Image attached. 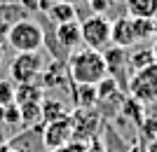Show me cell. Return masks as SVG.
Returning <instances> with one entry per match:
<instances>
[{
	"label": "cell",
	"instance_id": "cell-1",
	"mask_svg": "<svg viewBox=\"0 0 157 152\" xmlns=\"http://www.w3.org/2000/svg\"><path fill=\"white\" fill-rule=\"evenodd\" d=\"M66 68H68V75H71V84H94L105 75V61L103 54L96 52V49H75L71 52L68 61H66Z\"/></svg>",
	"mask_w": 157,
	"mask_h": 152
},
{
	"label": "cell",
	"instance_id": "cell-2",
	"mask_svg": "<svg viewBox=\"0 0 157 152\" xmlns=\"http://www.w3.org/2000/svg\"><path fill=\"white\" fill-rule=\"evenodd\" d=\"M7 45L12 47L17 54L21 52H40L42 49V31H40V24L31 17L26 19L14 21L10 33H7Z\"/></svg>",
	"mask_w": 157,
	"mask_h": 152
},
{
	"label": "cell",
	"instance_id": "cell-3",
	"mask_svg": "<svg viewBox=\"0 0 157 152\" xmlns=\"http://www.w3.org/2000/svg\"><path fill=\"white\" fill-rule=\"evenodd\" d=\"M42 68H45V59L40 52H21L10 61V80L14 84L38 82Z\"/></svg>",
	"mask_w": 157,
	"mask_h": 152
},
{
	"label": "cell",
	"instance_id": "cell-4",
	"mask_svg": "<svg viewBox=\"0 0 157 152\" xmlns=\"http://www.w3.org/2000/svg\"><path fill=\"white\" fill-rule=\"evenodd\" d=\"M127 96H131L134 101L143 103V106L150 103V101H157V61L129 77Z\"/></svg>",
	"mask_w": 157,
	"mask_h": 152
},
{
	"label": "cell",
	"instance_id": "cell-5",
	"mask_svg": "<svg viewBox=\"0 0 157 152\" xmlns=\"http://www.w3.org/2000/svg\"><path fill=\"white\" fill-rule=\"evenodd\" d=\"M80 40L82 45H87V49L103 52L110 45V21L101 14H92L80 24Z\"/></svg>",
	"mask_w": 157,
	"mask_h": 152
},
{
	"label": "cell",
	"instance_id": "cell-6",
	"mask_svg": "<svg viewBox=\"0 0 157 152\" xmlns=\"http://www.w3.org/2000/svg\"><path fill=\"white\" fill-rule=\"evenodd\" d=\"M101 54H103V61H105V75L127 94V82H129V77H131V73H129V54H127V49L115 47V45H108Z\"/></svg>",
	"mask_w": 157,
	"mask_h": 152
},
{
	"label": "cell",
	"instance_id": "cell-7",
	"mask_svg": "<svg viewBox=\"0 0 157 152\" xmlns=\"http://www.w3.org/2000/svg\"><path fill=\"white\" fill-rule=\"evenodd\" d=\"M71 122H73V140L92 143L101 136L103 119L94 108H89V110H71Z\"/></svg>",
	"mask_w": 157,
	"mask_h": 152
},
{
	"label": "cell",
	"instance_id": "cell-8",
	"mask_svg": "<svg viewBox=\"0 0 157 152\" xmlns=\"http://www.w3.org/2000/svg\"><path fill=\"white\" fill-rule=\"evenodd\" d=\"M40 138H42V147L47 152H54L63 147L66 143L73 140V122H71V115L66 117H59L54 122H47L42 124V131H40Z\"/></svg>",
	"mask_w": 157,
	"mask_h": 152
},
{
	"label": "cell",
	"instance_id": "cell-9",
	"mask_svg": "<svg viewBox=\"0 0 157 152\" xmlns=\"http://www.w3.org/2000/svg\"><path fill=\"white\" fill-rule=\"evenodd\" d=\"M38 84L42 87V91H52V89H71V75H68V68L66 63L59 61H52L45 63L42 73L38 77Z\"/></svg>",
	"mask_w": 157,
	"mask_h": 152
},
{
	"label": "cell",
	"instance_id": "cell-10",
	"mask_svg": "<svg viewBox=\"0 0 157 152\" xmlns=\"http://www.w3.org/2000/svg\"><path fill=\"white\" fill-rule=\"evenodd\" d=\"M42 126H33V129H24L19 136H14L12 140H7V147L14 152H40L42 147V138H40Z\"/></svg>",
	"mask_w": 157,
	"mask_h": 152
},
{
	"label": "cell",
	"instance_id": "cell-11",
	"mask_svg": "<svg viewBox=\"0 0 157 152\" xmlns=\"http://www.w3.org/2000/svg\"><path fill=\"white\" fill-rule=\"evenodd\" d=\"M110 45L129 49L136 47V38H134V28H131L129 17H120V19L110 21Z\"/></svg>",
	"mask_w": 157,
	"mask_h": 152
},
{
	"label": "cell",
	"instance_id": "cell-12",
	"mask_svg": "<svg viewBox=\"0 0 157 152\" xmlns=\"http://www.w3.org/2000/svg\"><path fill=\"white\" fill-rule=\"evenodd\" d=\"M98 138H101V147H103V152H131V145L120 136V131L115 129L113 122H103V126H101V136H98Z\"/></svg>",
	"mask_w": 157,
	"mask_h": 152
},
{
	"label": "cell",
	"instance_id": "cell-13",
	"mask_svg": "<svg viewBox=\"0 0 157 152\" xmlns=\"http://www.w3.org/2000/svg\"><path fill=\"white\" fill-rule=\"evenodd\" d=\"M47 19L52 21L54 26H61V24H68V21H75L78 17V5H71V2H54L47 7V12H42Z\"/></svg>",
	"mask_w": 157,
	"mask_h": 152
},
{
	"label": "cell",
	"instance_id": "cell-14",
	"mask_svg": "<svg viewBox=\"0 0 157 152\" xmlns=\"http://www.w3.org/2000/svg\"><path fill=\"white\" fill-rule=\"evenodd\" d=\"M75 110H89L96 106V87L94 84H71Z\"/></svg>",
	"mask_w": 157,
	"mask_h": 152
},
{
	"label": "cell",
	"instance_id": "cell-15",
	"mask_svg": "<svg viewBox=\"0 0 157 152\" xmlns=\"http://www.w3.org/2000/svg\"><path fill=\"white\" fill-rule=\"evenodd\" d=\"M56 38H59L61 47H63L68 54L75 52L78 45L82 42V40H80V24H78V21H68V24L56 26Z\"/></svg>",
	"mask_w": 157,
	"mask_h": 152
},
{
	"label": "cell",
	"instance_id": "cell-16",
	"mask_svg": "<svg viewBox=\"0 0 157 152\" xmlns=\"http://www.w3.org/2000/svg\"><path fill=\"white\" fill-rule=\"evenodd\" d=\"M127 17L131 19H155L157 17V0H122Z\"/></svg>",
	"mask_w": 157,
	"mask_h": 152
},
{
	"label": "cell",
	"instance_id": "cell-17",
	"mask_svg": "<svg viewBox=\"0 0 157 152\" xmlns=\"http://www.w3.org/2000/svg\"><path fill=\"white\" fill-rule=\"evenodd\" d=\"M42 101V87L38 82H26V84H14V106H31Z\"/></svg>",
	"mask_w": 157,
	"mask_h": 152
},
{
	"label": "cell",
	"instance_id": "cell-18",
	"mask_svg": "<svg viewBox=\"0 0 157 152\" xmlns=\"http://www.w3.org/2000/svg\"><path fill=\"white\" fill-rule=\"evenodd\" d=\"M129 54V73H138V70H143L148 68L150 63H155V54H152V47L150 45H136Z\"/></svg>",
	"mask_w": 157,
	"mask_h": 152
},
{
	"label": "cell",
	"instance_id": "cell-19",
	"mask_svg": "<svg viewBox=\"0 0 157 152\" xmlns=\"http://www.w3.org/2000/svg\"><path fill=\"white\" fill-rule=\"evenodd\" d=\"M129 19H131V17H129ZM131 28H134L136 45H145V42H152V38H157L155 19H131Z\"/></svg>",
	"mask_w": 157,
	"mask_h": 152
},
{
	"label": "cell",
	"instance_id": "cell-20",
	"mask_svg": "<svg viewBox=\"0 0 157 152\" xmlns=\"http://www.w3.org/2000/svg\"><path fill=\"white\" fill-rule=\"evenodd\" d=\"M40 113H42V122L47 124V122H54V119H59V117L71 115V110L59 98H42L40 101Z\"/></svg>",
	"mask_w": 157,
	"mask_h": 152
},
{
	"label": "cell",
	"instance_id": "cell-21",
	"mask_svg": "<svg viewBox=\"0 0 157 152\" xmlns=\"http://www.w3.org/2000/svg\"><path fill=\"white\" fill-rule=\"evenodd\" d=\"M21 115V124L26 129H33V126H42V113H40V103H31V106H17Z\"/></svg>",
	"mask_w": 157,
	"mask_h": 152
},
{
	"label": "cell",
	"instance_id": "cell-22",
	"mask_svg": "<svg viewBox=\"0 0 157 152\" xmlns=\"http://www.w3.org/2000/svg\"><path fill=\"white\" fill-rule=\"evenodd\" d=\"M143 103H138V101H134L131 96H127L124 103H122V110H120V115L127 119H131L136 126H141V122L145 119V113H143Z\"/></svg>",
	"mask_w": 157,
	"mask_h": 152
},
{
	"label": "cell",
	"instance_id": "cell-23",
	"mask_svg": "<svg viewBox=\"0 0 157 152\" xmlns=\"http://www.w3.org/2000/svg\"><path fill=\"white\" fill-rule=\"evenodd\" d=\"M138 133H141V138L143 140H152L157 138V117H145L138 126Z\"/></svg>",
	"mask_w": 157,
	"mask_h": 152
},
{
	"label": "cell",
	"instance_id": "cell-24",
	"mask_svg": "<svg viewBox=\"0 0 157 152\" xmlns=\"http://www.w3.org/2000/svg\"><path fill=\"white\" fill-rule=\"evenodd\" d=\"M14 103V82L12 80H0V108Z\"/></svg>",
	"mask_w": 157,
	"mask_h": 152
},
{
	"label": "cell",
	"instance_id": "cell-25",
	"mask_svg": "<svg viewBox=\"0 0 157 152\" xmlns=\"http://www.w3.org/2000/svg\"><path fill=\"white\" fill-rule=\"evenodd\" d=\"M87 145H89V143H80V140H71V143H66L63 147H59V150H54V152H87Z\"/></svg>",
	"mask_w": 157,
	"mask_h": 152
},
{
	"label": "cell",
	"instance_id": "cell-26",
	"mask_svg": "<svg viewBox=\"0 0 157 152\" xmlns=\"http://www.w3.org/2000/svg\"><path fill=\"white\" fill-rule=\"evenodd\" d=\"M87 2L94 9V14H101V17H103V12H108V7H113L110 0H87Z\"/></svg>",
	"mask_w": 157,
	"mask_h": 152
},
{
	"label": "cell",
	"instance_id": "cell-27",
	"mask_svg": "<svg viewBox=\"0 0 157 152\" xmlns=\"http://www.w3.org/2000/svg\"><path fill=\"white\" fill-rule=\"evenodd\" d=\"M19 5L24 7L26 14H35L40 9V0H19Z\"/></svg>",
	"mask_w": 157,
	"mask_h": 152
},
{
	"label": "cell",
	"instance_id": "cell-28",
	"mask_svg": "<svg viewBox=\"0 0 157 152\" xmlns=\"http://www.w3.org/2000/svg\"><path fill=\"white\" fill-rule=\"evenodd\" d=\"M87 152H103V147H101V143H96V140H92V143L87 145Z\"/></svg>",
	"mask_w": 157,
	"mask_h": 152
},
{
	"label": "cell",
	"instance_id": "cell-29",
	"mask_svg": "<svg viewBox=\"0 0 157 152\" xmlns=\"http://www.w3.org/2000/svg\"><path fill=\"white\" fill-rule=\"evenodd\" d=\"M54 2H71V5H78V2H82V0H54Z\"/></svg>",
	"mask_w": 157,
	"mask_h": 152
},
{
	"label": "cell",
	"instance_id": "cell-30",
	"mask_svg": "<svg viewBox=\"0 0 157 152\" xmlns=\"http://www.w3.org/2000/svg\"><path fill=\"white\" fill-rule=\"evenodd\" d=\"M152 47V54H155V61H157V42H155V45H150Z\"/></svg>",
	"mask_w": 157,
	"mask_h": 152
},
{
	"label": "cell",
	"instance_id": "cell-31",
	"mask_svg": "<svg viewBox=\"0 0 157 152\" xmlns=\"http://www.w3.org/2000/svg\"><path fill=\"white\" fill-rule=\"evenodd\" d=\"M2 54H5V49H2V42H0V63H2Z\"/></svg>",
	"mask_w": 157,
	"mask_h": 152
},
{
	"label": "cell",
	"instance_id": "cell-32",
	"mask_svg": "<svg viewBox=\"0 0 157 152\" xmlns=\"http://www.w3.org/2000/svg\"><path fill=\"white\" fill-rule=\"evenodd\" d=\"M5 152H14V150H10V147H5Z\"/></svg>",
	"mask_w": 157,
	"mask_h": 152
},
{
	"label": "cell",
	"instance_id": "cell-33",
	"mask_svg": "<svg viewBox=\"0 0 157 152\" xmlns=\"http://www.w3.org/2000/svg\"><path fill=\"white\" fill-rule=\"evenodd\" d=\"M155 24H157V17H155Z\"/></svg>",
	"mask_w": 157,
	"mask_h": 152
}]
</instances>
